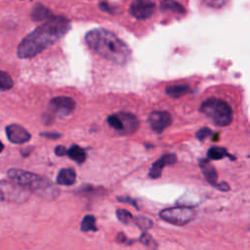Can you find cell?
Instances as JSON below:
<instances>
[{
  "label": "cell",
  "instance_id": "1",
  "mask_svg": "<svg viewBox=\"0 0 250 250\" xmlns=\"http://www.w3.org/2000/svg\"><path fill=\"white\" fill-rule=\"evenodd\" d=\"M70 28V22L63 17H51L44 23L26 35L18 47L21 59L32 58L61 39Z\"/></svg>",
  "mask_w": 250,
  "mask_h": 250
},
{
  "label": "cell",
  "instance_id": "2",
  "mask_svg": "<svg viewBox=\"0 0 250 250\" xmlns=\"http://www.w3.org/2000/svg\"><path fill=\"white\" fill-rule=\"evenodd\" d=\"M85 41L96 54L113 63L123 65L131 58V50L128 45L107 29L94 28L88 31Z\"/></svg>",
  "mask_w": 250,
  "mask_h": 250
},
{
  "label": "cell",
  "instance_id": "3",
  "mask_svg": "<svg viewBox=\"0 0 250 250\" xmlns=\"http://www.w3.org/2000/svg\"><path fill=\"white\" fill-rule=\"evenodd\" d=\"M7 176L18 187L48 200L57 198L60 193L56 185L43 176L15 168L9 169Z\"/></svg>",
  "mask_w": 250,
  "mask_h": 250
},
{
  "label": "cell",
  "instance_id": "4",
  "mask_svg": "<svg viewBox=\"0 0 250 250\" xmlns=\"http://www.w3.org/2000/svg\"><path fill=\"white\" fill-rule=\"evenodd\" d=\"M200 110L208 116L217 126H227L232 120V109L229 104L217 98L205 100L200 106Z\"/></svg>",
  "mask_w": 250,
  "mask_h": 250
},
{
  "label": "cell",
  "instance_id": "5",
  "mask_svg": "<svg viewBox=\"0 0 250 250\" xmlns=\"http://www.w3.org/2000/svg\"><path fill=\"white\" fill-rule=\"evenodd\" d=\"M160 218L175 226H185L195 217V211L188 206H176L162 210L159 213Z\"/></svg>",
  "mask_w": 250,
  "mask_h": 250
},
{
  "label": "cell",
  "instance_id": "6",
  "mask_svg": "<svg viewBox=\"0 0 250 250\" xmlns=\"http://www.w3.org/2000/svg\"><path fill=\"white\" fill-rule=\"evenodd\" d=\"M155 5L150 0H134L130 6V14L139 20H146L152 16Z\"/></svg>",
  "mask_w": 250,
  "mask_h": 250
},
{
  "label": "cell",
  "instance_id": "7",
  "mask_svg": "<svg viewBox=\"0 0 250 250\" xmlns=\"http://www.w3.org/2000/svg\"><path fill=\"white\" fill-rule=\"evenodd\" d=\"M50 105L59 115H68L75 108V102L69 97H56L50 101Z\"/></svg>",
  "mask_w": 250,
  "mask_h": 250
},
{
  "label": "cell",
  "instance_id": "8",
  "mask_svg": "<svg viewBox=\"0 0 250 250\" xmlns=\"http://www.w3.org/2000/svg\"><path fill=\"white\" fill-rule=\"evenodd\" d=\"M171 122V115L167 111H153L148 116V123L151 129L157 133H161Z\"/></svg>",
  "mask_w": 250,
  "mask_h": 250
},
{
  "label": "cell",
  "instance_id": "9",
  "mask_svg": "<svg viewBox=\"0 0 250 250\" xmlns=\"http://www.w3.org/2000/svg\"><path fill=\"white\" fill-rule=\"evenodd\" d=\"M6 134L10 142L14 144H23L30 140V134L18 124H11L6 128Z\"/></svg>",
  "mask_w": 250,
  "mask_h": 250
},
{
  "label": "cell",
  "instance_id": "10",
  "mask_svg": "<svg viewBox=\"0 0 250 250\" xmlns=\"http://www.w3.org/2000/svg\"><path fill=\"white\" fill-rule=\"evenodd\" d=\"M176 161H177V157L173 153H167V154L162 155L158 160H156L152 164V166H151V168H150V170L148 172L149 178H151V179H158L161 176V174H162L163 168L166 165H173V164H175Z\"/></svg>",
  "mask_w": 250,
  "mask_h": 250
},
{
  "label": "cell",
  "instance_id": "11",
  "mask_svg": "<svg viewBox=\"0 0 250 250\" xmlns=\"http://www.w3.org/2000/svg\"><path fill=\"white\" fill-rule=\"evenodd\" d=\"M116 115L118 116L122 125L121 133L132 134L139 128V120L134 114L130 112H119L116 113Z\"/></svg>",
  "mask_w": 250,
  "mask_h": 250
},
{
  "label": "cell",
  "instance_id": "12",
  "mask_svg": "<svg viewBox=\"0 0 250 250\" xmlns=\"http://www.w3.org/2000/svg\"><path fill=\"white\" fill-rule=\"evenodd\" d=\"M17 185H11L7 182L0 181V196L6 200H21V192Z\"/></svg>",
  "mask_w": 250,
  "mask_h": 250
},
{
  "label": "cell",
  "instance_id": "13",
  "mask_svg": "<svg viewBox=\"0 0 250 250\" xmlns=\"http://www.w3.org/2000/svg\"><path fill=\"white\" fill-rule=\"evenodd\" d=\"M199 167H200L201 172H202L204 178L206 179V181L210 185L215 187L216 184H217V180H218V174H217V171L214 168V166L210 163L209 160L200 159L199 160Z\"/></svg>",
  "mask_w": 250,
  "mask_h": 250
},
{
  "label": "cell",
  "instance_id": "14",
  "mask_svg": "<svg viewBox=\"0 0 250 250\" xmlns=\"http://www.w3.org/2000/svg\"><path fill=\"white\" fill-rule=\"evenodd\" d=\"M60 186H72L76 182V173L73 168L61 169L56 180Z\"/></svg>",
  "mask_w": 250,
  "mask_h": 250
},
{
  "label": "cell",
  "instance_id": "15",
  "mask_svg": "<svg viewBox=\"0 0 250 250\" xmlns=\"http://www.w3.org/2000/svg\"><path fill=\"white\" fill-rule=\"evenodd\" d=\"M66 154L68 155L69 158H71L73 161H75V162H77L79 164L83 163L85 161V159H86L85 150L82 147H80V146H78L76 145L70 146L69 149L66 151Z\"/></svg>",
  "mask_w": 250,
  "mask_h": 250
},
{
  "label": "cell",
  "instance_id": "16",
  "mask_svg": "<svg viewBox=\"0 0 250 250\" xmlns=\"http://www.w3.org/2000/svg\"><path fill=\"white\" fill-rule=\"evenodd\" d=\"M188 91H189V87L186 84L171 85L166 87V94L174 99H177L186 95Z\"/></svg>",
  "mask_w": 250,
  "mask_h": 250
},
{
  "label": "cell",
  "instance_id": "17",
  "mask_svg": "<svg viewBox=\"0 0 250 250\" xmlns=\"http://www.w3.org/2000/svg\"><path fill=\"white\" fill-rule=\"evenodd\" d=\"M160 9L163 12H173L177 14H184L185 8L174 0H164L160 4Z\"/></svg>",
  "mask_w": 250,
  "mask_h": 250
},
{
  "label": "cell",
  "instance_id": "18",
  "mask_svg": "<svg viewBox=\"0 0 250 250\" xmlns=\"http://www.w3.org/2000/svg\"><path fill=\"white\" fill-rule=\"evenodd\" d=\"M81 230L84 232L87 231H96L97 227H96V218L93 215H86L82 222H81Z\"/></svg>",
  "mask_w": 250,
  "mask_h": 250
},
{
  "label": "cell",
  "instance_id": "19",
  "mask_svg": "<svg viewBox=\"0 0 250 250\" xmlns=\"http://www.w3.org/2000/svg\"><path fill=\"white\" fill-rule=\"evenodd\" d=\"M32 18L34 21H43L51 18V12L42 5H37L32 12Z\"/></svg>",
  "mask_w": 250,
  "mask_h": 250
},
{
  "label": "cell",
  "instance_id": "20",
  "mask_svg": "<svg viewBox=\"0 0 250 250\" xmlns=\"http://www.w3.org/2000/svg\"><path fill=\"white\" fill-rule=\"evenodd\" d=\"M227 155H229L228 150L224 147H221V146H212L207 151L208 158L213 159V160L222 159V158L226 157Z\"/></svg>",
  "mask_w": 250,
  "mask_h": 250
},
{
  "label": "cell",
  "instance_id": "21",
  "mask_svg": "<svg viewBox=\"0 0 250 250\" xmlns=\"http://www.w3.org/2000/svg\"><path fill=\"white\" fill-rule=\"evenodd\" d=\"M115 215L118 218V220L125 225H129L134 221L133 215L125 209H117L115 212Z\"/></svg>",
  "mask_w": 250,
  "mask_h": 250
},
{
  "label": "cell",
  "instance_id": "22",
  "mask_svg": "<svg viewBox=\"0 0 250 250\" xmlns=\"http://www.w3.org/2000/svg\"><path fill=\"white\" fill-rule=\"evenodd\" d=\"M13 80L10 75L4 71H0V91L9 90L13 87Z\"/></svg>",
  "mask_w": 250,
  "mask_h": 250
},
{
  "label": "cell",
  "instance_id": "23",
  "mask_svg": "<svg viewBox=\"0 0 250 250\" xmlns=\"http://www.w3.org/2000/svg\"><path fill=\"white\" fill-rule=\"evenodd\" d=\"M134 222L135 224L143 230H146V229H151L153 223L152 221L149 219V218H146V217H143V216H138L136 217V219H134Z\"/></svg>",
  "mask_w": 250,
  "mask_h": 250
},
{
  "label": "cell",
  "instance_id": "24",
  "mask_svg": "<svg viewBox=\"0 0 250 250\" xmlns=\"http://www.w3.org/2000/svg\"><path fill=\"white\" fill-rule=\"evenodd\" d=\"M107 123L110 127H112L113 129L121 132L122 131V125H121V122L118 118V116L116 114H111L107 117Z\"/></svg>",
  "mask_w": 250,
  "mask_h": 250
},
{
  "label": "cell",
  "instance_id": "25",
  "mask_svg": "<svg viewBox=\"0 0 250 250\" xmlns=\"http://www.w3.org/2000/svg\"><path fill=\"white\" fill-rule=\"evenodd\" d=\"M211 135H212V131H211L209 128L204 127V128H201L200 130H198V131L196 132L195 137H196V139H198L199 141H203V140H205L206 138L210 137Z\"/></svg>",
  "mask_w": 250,
  "mask_h": 250
},
{
  "label": "cell",
  "instance_id": "26",
  "mask_svg": "<svg viewBox=\"0 0 250 250\" xmlns=\"http://www.w3.org/2000/svg\"><path fill=\"white\" fill-rule=\"evenodd\" d=\"M203 2L212 8H221L226 4L227 0H203Z\"/></svg>",
  "mask_w": 250,
  "mask_h": 250
},
{
  "label": "cell",
  "instance_id": "27",
  "mask_svg": "<svg viewBox=\"0 0 250 250\" xmlns=\"http://www.w3.org/2000/svg\"><path fill=\"white\" fill-rule=\"evenodd\" d=\"M140 241H141L143 244L146 245V246H150L151 244L155 245V241L152 239V237H151L149 234L146 233V232H144V233L141 235Z\"/></svg>",
  "mask_w": 250,
  "mask_h": 250
},
{
  "label": "cell",
  "instance_id": "28",
  "mask_svg": "<svg viewBox=\"0 0 250 250\" xmlns=\"http://www.w3.org/2000/svg\"><path fill=\"white\" fill-rule=\"evenodd\" d=\"M117 200L118 201H123V202H128L129 204H132L135 208H137L138 209V206H137V204H136V201L133 199V198H131V197H129V196H124V197H117Z\"/></svg>",
  "mask_w": 250,
  "mask_h": 250
},
{
  "label": "cell",
  "instance_id": "29",
  "mask_svg": "<svg viewBox=\"0 0 250 250\" xmlns=\"http://www.w3.org/2000/svg\"><path fill=\"white\" fill-rule=\"evenodd\" d=\"M66 148L62 146H58L56 148H55V153L58 155V156H63L66 154Z\"/></svg>",
  "mask_w": 250,
  "mask_h": 250
},
{
  "label": "cell",
  "instance_id": "30",
  "mask_svg": "<svg viewBox=\"0 0 250 250\" xmlns=\"http://www.w3.org/2000/svg\"><path fill=\"white\" fill-rule=\"evenodd\" d=\"M218 189L222 190V191H227V190H229V186L226 183V182H221L219 184H216L215 186Z\"/></svg>",
  "mask_w": 250,
  "mask_h": 250
},
{
  "label": "cell",
  "instance_id": "31",
  "mask_svg": "<svg viewBox=\"0 0 250 250\" xmlns=\"http://www.w3.org/2000/svg\"><path fill=\"white\" fill-rule=\"evenodd\" d=\"M41 135L46 138H51V139H57V138L61 137L60 134H55V133H52V134L51 133H42Z\"/></svg>",
  "mask_w": 250,
  "mask_h": 250
},
{
  "label": "cell",
  "instance_id": "32",
  "mask_svg": "<svg viewBox=\"0 0 250 250\" xmlns=\"http://www.w3.org/2000/svg\"><path fill=\"white\" fill-rule=\"evenodd\" d=\"M116 240L118 242H120V243H125L128 239H127V237L123 233H118L117 236H116Z\"/></svg>",
  "mask_w": 250,
  "mask_h": 250
},
{
  "label": "cell",
  "instance_id": "33",
  "mask_svg": "<svg viewBox=\"0 0 250 250\" xmlns=\"http://www.w3.org/2000/svg\"><path fill=\"white\" fill-rule=\"evenodd\" d=\"M3 148H4V146H3V144L0 142V152L3 150Z\"/></svg>",
  "mask_w": 250,
  "mask_h": 250
}]
</instances>
